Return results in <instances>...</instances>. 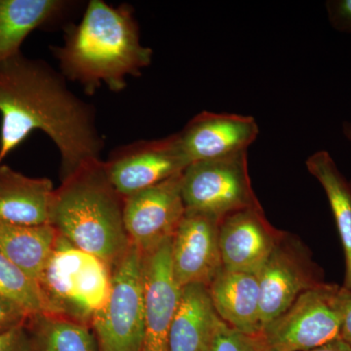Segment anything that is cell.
Segmentation results:
<instances>
[{
  "instance_id": "cell-1",
  "label": "cell",
  "mask_w": 351,
  "mask_h": 351,
  "mask_svg": "<svg viewBox=\"0 0 351 351\" xmlns=\"http://www.w3.org/2000/svg\"><path fill=\"white\" fill-rule=\"evenodd\" d=\"M0 165L34 131L43 132L56 145L62 182L101 160L105 142L93 106L43 60L21 52L0 63Z\"/></svg>"
},
{
  "instance_id": "cell-2",
  "label": "cell",
  "mask_w": 351,
  "mask_h": 351,
  "mask_svg": "<svg viewBox=\"0 0 351 351\" xmlns=\"http://www.w3.org/2000/svg\"><path fill=\"white\" fill-rule=\"evenodd\" d=\"M52 52L66 80L80 83L90 95L101 85L123 91L127 77L140 76L151 66L154 53L143 45L131 7L103 0L88 3L82 21L66 27L64 45Z\"/></svg>"
},
{
  "instance_id": "cell-3",
  "label": "cell",
  "mask_w": 351,
  "mask_h": 351,
  "mask_svg": "<svg viewBox=\"0 0 351 351\" xmlns=\"http://www.w3.org/2000/svg\"><path fill=\"white\" fill-rule=\"evenodd\" d=\"M124 198L117 193L104 161L88 164L55 191L51 226L77 248L112 269L130 247L123 221Z\"/></svg>"
},
{
  "instance_id": "cell-4",
  "label": "cell",
  "mask_w": 351,
  "mask_h": 351,
  "mask_svg": "<svg viewBox=\"0 0 351 351\" xmlns=\"http://www.w3.org/2000/svg\"><path fill=\"white\" fill-rule=\"evenodd\" d=\"M107 263L77 248L59 234L38 285L46 316H64L87 326L105 306L112 287Z\"/></svg>"
},
{
  "instance_id": "cell-5",
  "label": "cell",
  "mask_w": 351,
  "mask_h": 351,
  "mask_svg": "<svg viewBox=\"0 0 351 351\" xmlns=\"http://www.w3.org/2000/svg\"><path fill=\"white\" fill-rule=\"evenodd\" d=\"M98 351H141L145 336L144 254L130 245L113 267L105 306L91 321Z\"/></svg>"
},
{
  "instance_id": "cell-6",
  "label": "cell",
  "mask_w": 351,
  "mask_h": 351,
  "mask_svg": "<svg viewBox=\"0 0 351 351\" xmlns=\"http://www.w3.org/2000/svg\"><path fill=\"white\" fill-rule=\"evenodd\" d=\"M186 212L221 221L242 210L258 207L248 172V151L189 164L182 174Z\"/></svg>"
},
{
  "instance_id": "cell-7",
  "label": "cell",
  "mask_w": 351,
  "mask_h": 351,
  "mask_svg": "<svg viewBox=\"0 0 351 351\" xmlns=\"http://www.w3.org/2000/svg\"><path fill=\"white\" fill-rule=\"evenodd\" d=\"M339 288L321 283L300 295L257 335L265 351H307L341 339Z\"/></svg>"
},
{
  "instance_id": "cell-8",
  "label": "cell",
  "mask_w": 351,
  "mask_h": 351,
  "mask_svg": "<svg viewBox=\"0 0 351 351\" xmlns=\"http://www.w3.org/2000/svg\"><path fill=\"white\" fill-rule=\"evenodd\" d=\"M189 165L178 133L123 145L104 162L108 181L123 198L182 174Z\"/></svg>"
},
{
  "instance_id": "cell-9",
  "label": "cell",
  "mask_w": 351,
  "mask_h": 351,
  "mask_svg": "<svg viewBox=\"0 0 351 351\" xmlns=\"http://www.w3.org/2000/svg\"><path fill=\"white\" fill-rule=\"evenodd\" d=\"M182 174L124 198L127 235L131 244L144 255L173 239L186 215Z\"/></svg>"
},
{
  "instance_id": "cell-10",
  "label": "cell",
  "mask_w": 351,
  "mask_h": 351,
  "mask_svg": "<svg viewBox=\"0 0 351 351\" xmlns=\"http://www.w3.org/2000/svg\"><path fill=\"white\" fill-rule=\"evenodd\" d=\"M172 239L144 255L145 336L141 351H170V329L181 297L171 261Z\"/></svg>"
},
{
  "instance_id": "cell-11",
  "label": "cell",
  "mask_w": 351,
  "mask_h": 351,
  "mask_svg": "<svg viewBox=\"0 0 351 351\" xmlns=\"http://www.w3.org/2000/svg\"><path fill=\"white\" fill-rule=\"evenodd\" d=\"M219 219L206 215L188 213L176 230L171 261L180 287L189 284L209 286L223 269L219 243Z\"/></svg>"
},
{
  "instance_id": "cell-12",
  "label": "cell",
  "mask_w": 351,
  "mask_h": 351,
  "mask_svg": "<svg viewBox=\"0 0 351 351\" xmlns=\"http://www.w3.org/2000/svg\"><path fill=\"white\" fill-rule=\"evenodd\" d=\"M258 133L253 117L204 110L189 120L178 135L191 164L248 151Z\"/></svg>"
},
{
  "instance_id": "cell-13",
  "label": "cell",
  "mask_w": 351,
  "mask_h": 351,
  "mask_svg": "<svg viewBox=\"0 0 351 351\" xmlns=\"http://www.w3.org/2000/svg\"><path fill=\"white\" fill-rule=\"evenodd\" d=\"M277 239L261 206L226 217L219 230L223 269L257 276L276 249Z\"/></svg>"
},
{
  "instance_id": "cell-14",
  "label": "cell",
  "mask_w": 351,
  "mask_h": 351,
  "mask_svg": "<svg viewBox=\"0 0 351 351\" xmlns=\"http://www.w3.org/2000/svg\"><path fill=\"white\" fill-rule=\"evenodd\" d=\"M257 276L261 330L285 313L300 295L321 284L314 278L304 258L281 244L280 240Z\"/></svg>"
},
{
  "instance_id": "cell-15",
  "label": "cell",
  "mask_w": 351,
  "mask_h": 351,
  "mask_svg": "<svg viewBox=\"0 0 351 351\" xmlns=\"http://www.w3.org/2000/svg\"><path fill=\"white\" fill-rule=\"evenodd\" d=\"M55 189L47 178L27 177L0 165V221L13 225H51Z\"/></svg>"
},
{
  "instance_id": "cell-16",
  "label": "cell",
  "mask_w": 351,
  "mask_h": 351,
  "mask_svg": "<svg viewBox=\"0 0 351 351\" xmlns=\"http://www.w3.org/2000/svg\"><path fill=\"white\" fill-rule=\"evenodd\" d=\"M215 311L233 329L257 336L261 331L260 285L256 274L223 269L208 286Z\"/></svg>"
},
{
  "instance_id": "cell-17",
  "label": "cell",
  "mask_w": 351,
  "mask_h": 351,
  "mask_svg": "<svg viewBox=\"0 0 351 351\" xmlns=\"http://www.w3.org/2000/svg\"><path fill=\"white\" fill-rule=\"evenodd\" d=\"M219 319L207 286H184L171 325L170 351L209 350Z\"/></svg>"
},
{
  "instance_id": "cell-18",
  "label": "cell",
  "mask_w": 351,
  "mask_h": 351,
  "mask_svg": "<svg viewBox=\"0 0 351 351\" xmlns=\"http://www.w3.org/2000/svg\"><path fill=\"white\" fill-rule=\"evenodd\" d=\"M69 5L64 0H0V63L22 52L32 32L61 17Z\"/></svg>"
},
{
  "instance_id": "cell-19",
  "label": "cell",
  "mask_w": 351,
  "mask_h": 351,
  "mask_svg": "<svg viewBox=\"0 0 351 351\" xmlns=\"http://www.w3.org/2000/svg\"><path fill=\"white\" fill-rule=\"evenodd\" d=\"M58 237L51 225L21 226L0 221V253L38 283Z\"/></svg>"
},
{
  "instance_id": "cell-20",
  "label": "cell",
  "mask_w": 351,
  "mask_h": 351,
  "mask_svg": "<svg viewBox=\"0 0 351 351\" xmlns=\"http://www.w3.org/2000/svg\"><path fill=\"white\" fill-rule=\"evenodd\" d=\"M307 170L324 189L346 258L343 288L351 292V184L346 181L330 152L318 151L306 159Z\"/></svg>"
},
{
  "instance_id": "cell-21",
  "label": "cell",
  "mask_w": 351,
  "mask_h": 351,
  "mask_svg": "<svg viewBox=\"0 0 351 351\" xmlns=\"http://www.w3.org/2000/svg\"><path fill=\"white\" fill-rule=\"evenodd\" d=\"M34 338L38 351H98L89 328L64 318L39 316Z\"/></svg>"
},
{
  "instance_id": "cell-22",
  "label": "cell",
  "mask_w": 351,
  "mask_h": 351,
  "mask_svg": "<svg viewBox=\"0 0 351 351\" xmlns=\"http://www.w3.org/2000/svg\"><path fill=\"white\" fill-rule=\"evenodd\" d=\"M0 295L19 304L32 318L46 316L45 302L38 281L0 253Z\"/></svg>"
},
{
  "instance_id": "cell-23",
  "label": "cell",
  "mask_w": 351,
  "mask_h": 351,
  "mask_svg": "<svg viewBox=\"0 0 351 351\" xmlns=\"http://www.w3.org/2000/svg\"><path fill=\"white\" fill-rule=\"evenodd\" d=\"M208 351H265L257 336H249L233 329L219 319Z\"/></svg>"
},
{
  "instance_id": "cell-24",
  "label": "cell",
  "mask_w": 351,
  "mask_h": 351,
  "mask_svg": "<svg viewBox=\"0 0 351 351\" xmlns=\"http://www.w3.org/2000/svg\"><path fill=\"white\" fill-rule=\"evenodd\" d=\"M32 319L34 318L19 304L0 295V335L29 325Z\"/></svg>"
},
{
  "instance_id": "cell-25",
  "label": "cell",
  "mask_w": 351,
  "mask_h": 351,
  "mask_svg": "<svg viewBox=\"0 0 351 351\" xmlns=\"http://www.w3.org/2000/svg\"><path fill=\"white\" fill-rule=\"evenodd\" d=\"M0 351H38L29 325L0 335Z\"/></svg>"
},
{
  "instance_id": "cell-26",
  "label": "cell",
  "mask_w": 351,
  "mask_h": 351,
  "mask_svg": "<svg viewBox=\"0 0 351 351\" xmlns=\"http://www.w3.org/2000/svg\"><path fill=\"white\" fill-rule=\"evenodd\" d=\"M326 11L332 29L351 32V0H329L326 2Z\"/></svg>"
},
{
  "instance_id": "cell-27",
  "label": "cell",
  "mask_w": 351,
  "mask_h": 351,
  "mask_svg": "<svg viewBox=\"0 0 351 351\" xmlns=\"http://www.w3.org/2000/svg\"><path fill=\"white\" fill-rule=\"evenodd\" d=\"M339 304L341 313V339L351 346V292L341 287L339 291Z\"/></svg>"
},
{
  "instance_id": "cell-28",
  "label": "cell",
  "mask_w": 351,
  "mask_h": 351,
  "mask_svg": "<svg viewBox=\"0 0 351 351\" xmlns=\"http://www.w3.org/2000/svg\"><path fill=\"white\" fill-rule=\"evenodd\" d=\"M307 351H351V346L348 345L343 339H338L336 341L327 343V345L315 348V350Z\"/></svg>"
},
{
  "instance_id": "cell-29",
  "label": "cell",
  "mask_w": 351,
  "mask_h": 351,
  "mask_svg": "<svg viewBox=\"0 0 351 351\" xmlns=\"http://www.w3.org/2000/svg\"><path fill=\"white\" fill-rule=\"evenodd\" d=\"M343 133L346 140L351 144V122L345 121L343 123Z\"/></svg>"
}]
</instances>
